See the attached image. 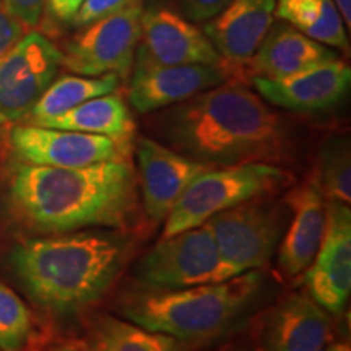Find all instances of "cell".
Instances as JSON below:
<instances>
[{"mask_svg":"<svg viewBox=\"0 0 351 351\" xmlns=\"http://www.w3.org/2000/svg\"><path fill=\"white\" fill-rule=\"evenodd\" d=\"M234 69L226 65H145L134 64L129 86L130 106L148 114L231 80Z\"/></svg>","mask_w":351,"mask_h":351,"instance_id":"5bb4252c","label":"cell"},{"mask_svg":"<svg viewBox=\"0 0 351 351\" xmlns=\"http://www.w3.org/2000/svg\"><path fill=\"white\" fill-rule=\"evenodd\" d=\"M119 82L121 78L116 73H106L101 77H60L47 86L23 122L32 125L43 124L44 121L60 116L88 99L114 93L119 88Z\"/></svg>","mask_w":351,"mask_h":351,"instance_id":"603a6c76","label":"cell"},{"mask_svg":"<svg viewBox=\"0 0 351 351\" xmlns=\"http://www.w3.org/2000/svg\"><path fill=\"white\" fill-rule=\"evenodd\" d=\"M231 0H179L184 15L194 21H210L225 10Z\"/></svg>","mask_w":351,"mask_h":351,"instance_id":"83f0119b","label":"cell"},{"mask_svg":"<svg viewBox=\"0 0 351 351\" xmlns=\"http://www.w3.org/2000/svg\"><path fill=\"white\" fill-rule=\"evenodd\" d=\"M33 335L29 309L13 289L0 283V351H21Z\"/></svg>","mask_w":351,"mask_h":351,"instance_id":"d4e9b609","label":"cell"},{"mask_svg":"<svg viewBox=\"0 0 351 351\" xmlns=\"http://www.w3.org/2000/svg\"><path fill=\"white\" fill-rule=\"evenodd\" d=\"M43 351H83L73 340H59L46 343Z\"/></svg>","mask_w":351,"mask_h":351,"instance_id":"4dcf8cb0","label":"cell"},{"mask_svg":"<svg viewBox=\"0 0 351 351\" xmlns=\"http://www.w3.org/2000/svg\"><path fill=\"white\" fill-rule=\"evenodd\" d=\"M3 3L26 28H33L41 21L46 0H3Z\"/></svg>","mask_w":351,"mask_h":351,"instance_id":"f1b7e54d","label":"cell"},{"mask_svg":"<svg viewBox=\"0 0 351 351\" xmlns=\"http://www.w3.org/2000/svg\"><path fill=\"white\" fill-rule=\"evenodd\" d=\"M293 219L278 245L276 265L287 278L304 274L314 261L326 230V199L313 181L293 189L285 197Z\"/></svg>","mask_w":351,"mask_h":351,"instance_id":"e0dca14e","label":"cell"},{"mask_svg":"<svg viewBox=\"0 0 351 351\" xmlns=\"http://www.w3.org/2000/svg\"><path fill=\"white\" fill-rule=\"evenodd\" d=\"M143 5L129 7L83 26L65 44L62 67L83 77H101L116 73L125 78L134 67Z\"/></svg>","mask_w":351,"mask_h":351,"instance_id":"ba28073f","label":"cell"},{"mask_svg":"<svg viewBox=\"0 0 351 351\" xmlns=\"http://www.w3.org/2000/svg\"><path fill=\"white\" fill-rule=\"evenodd\" d=\"M278 0H231L207 21L204 33L232 69L244 65L257 51L275 21Z\"/></svg>","mask_w":351,"mask_h":351,"instance_id":"ac0fdd59","label":"cell"},{"mask_svg":"<svg viewBox=\"0 0 351 351\" xmlns=\"http://www.w3.org/2000/svg\"><path fill=\"white\" fill-rule=\"evenodd\" d=\"M138 187L143 212L153 221H163L197 176L213 168L152 138L137 143Z\"/></svg>","mask_w":351,"mask_h":351,"instance_id":"9a60e30c","label":"cell"},{"mask_svg":"<svg viewBox=\"0 0 351 351\" xmlns=\"http://www.w3.org/2000/svg\"><path fill=\"white\" fill-rule=\"evenodd\" d=\"M275 19L320 44L350 51L345 21L333 0H278Z\"/></svg>","mask_w":351,"mask_h":351,"instance_id":"7402d4cb","label":"cell"},{"mask_svg":"<svg viewBox=\"0 0 351 351\" xmlns=\"http://www.w3.org/2000/svg\"><path fill=\"white\" fill-rule=\"evenodd\" d=\"M219 257L208 226L163 236L135 265L142 288L179 289L218 282Z\"/></svg>","mask_w":351,"mask_h":351,"instance_id":"52a82bcc","label":"cell"},{"mask_svg":"<svg viewBox=\"0 0 351 351\" xmlns=\"http://www.w3.org/2000/svg\"><path fill=\"white\" fill-rule=\"evenodd\" d=\"M304 285L327 313H343L351 293L350 204L326 202V230L313 263L304 271Z\"/></svg>","mask_w":351,"mask_h":351,"instance_id":"7c38bea8","label":"cell"},{"mask_svg":"<svg viewBox=\"0 0 351 351\" xmlns=\"http://www.w3.org/2000/svg\"><path fill=\"white\" fill-rule=\"evenodd\" d=\"M134 64L226 65L207 34L166 7L143 10Z\"/></svg>","mask_w":351,"mask_h":351,"instance_id":"4fadbf2b","label":"cell"},{"mask_svg":"<svg viewBox=\"0 0 351 351\" xmlns=\"http://www.w3.org/2000/svg\"><path fill=\"white\" fill-rule=\"evenodd\" d=\"M289 213L287 200L263 195L208 218L205 225L219 257L218 282L269 265L287 231Z\"/></svg>","mask_w":351,"mask_h":351,"instance_id":"5b68a950","label":"cell"},{"mask_svg":"<svg viewBox=\"0 0 351 351\" xmlns=\"http://www.w3.org/2000/svg\"><path fill=\"white\" fill-rule=\"evenodd\" d=\"M337 59L340 57L332 47L278 20L274 21L261 46L244 65H247L252 77L278 80Z\"/></svg>","mask_w":351,"mask_h":351,"instance_id":"d6986e66","label":"cell"},{"mask_svg":"<svg viewBox=\"0 0 351 351\" xmlns=\"http://www.w3.org/2000/svg\"><path fill=\"white\" fill-rule=\"evenodd\" d=\"M350 83L351 69L341 59L278 80L252 77V85L262 99L301 114L330 111L348 95Z\"/></svg>","mask_w":351,"mask_h":351,"instance_id":"2e32d148","label":"cell"},{"mask_svg":"<svg viewBox=\"0 0 351 351\" xmlns=\"http://www.w3.org/2000/svg\"><path fill=\"white\" fill-rule=\"evenodd\" d=\"M46 343H47V337L36 335V333H34V335L32 337V340L26 343V346L21 351H43Z\"/></svg>","mask_w":351,"mask_h":351,"instance_id":"d6a6232c","label":"cell"},{"mask_svg":"<svg viewBox=\"0 0 351 351\" xmlns=\"http://www.w3.org/2000/svg\"><path fill=\"white\" fill-rule=\"evenodd\" d=\"M8 147L19 163L67 169L130 160L132 155V143L117 142L104 135L32 124L12 127Z\"/></svg>","mask_w":351,"mask_h":351,"instance_id":"30bf717a","label":"cell"},{"mask_svg":"<svg viewBox=\"0 0 351 351\" xmlns=\"http://www.w3.org/2000/svg\"><path fill=\"white\" fill-rule=\"evenodd\" d=\"M26 26L16 19L0 0V57L8 52L25 36Z\"/></svg>","mask_w":351,"mask_h":351,"instance_id":"4316f807","label":"cell"},{"mask_svg":"<svg viewBox=\"0 0 351 351\" xmlns=\"http://www.w3.org/2000/svg\"><path fill=\"white\" fill-rule=\"evenodd\" d=\"M73 341L83 351H186L184 341L152 332L127 319L95 313L85 319L83 333Z\"/></svg>","mask_w":351,"mask_h":351,"instance_id":"ffe728a7","label":"cell"},{"mask_svg":"<svg viewBox=\"0 0 351 351\" xmlns=\"http://www.w3.org/2000/svg\"><path fill=\"white\" fill-rule=\"evenodd\" d=\"M143 3V0H83L82 7L70 21L75 28H83V26L93 23V21L104 19V16L112 15L125 8Z\"/></svg>","mask_w":351,"mask_h":351,"instance_id":"484cf974","label":"cell"},{"mask_svg":"<svg viewBox=\"0 0 351 351\" xmlns=\"http://www.w3.org/2000/svg\"><path fill=\"white\" fill-rule=\"evenodd\" d=\"M83 0H46L47 10L56 20L65 21L70 23L78 12V8L82 7Z\"/></svg>","mask_w":351,"mask_h":351,"instance_id":"f546056e","label":"cell"},{"mask_svg":"<svg viewBox=\"0 0 351 351\" xmlns=\"http://www.w3.org/2000/svg\"><path fill=\"white\" fill-rule=\"evenodd\" d=\"M155 127L173 150L212 166H278L291 155L282 116L236 80L173 104L156 117Z\"/></svg>","mask_w":351,"mask_h":351,"instance_id":"7a4b0ae2","label":"cell"},{"mask_svg":"<svg viewBox=\"0 0 351 351\" xmlns=\"http://www.w3.org/2000/svg\"><path fill=\"white\" fill-rule=\"evenodd\" d=\"M333 2H335V5L339 7L341 19H343L346 29H348L351 25V0H333Z\"/></svg>","mask_w":351,"mask_h":351,"instance_id":"1f68e13d","label":"cell"},{"mask_svg":"<svg viewBox=\"0 0 351 351\" xmlns=\"http://www.w3.org/2000/svg\"><path fill=\"white\" fill-rule=\"evenodd\" d=\"M134 252L127 231L91 230L26 239L10 267L26 296L56 315L86 311L106 296Z\"/></svg>","mask_w":351,"mask_h":351,"instance_id":"3957f363","label":"cell"},{"mask_svg":"<svg viewBox=\"0 0 351 351\" xmlns=\"http://www.w3.org/2000/svg\"><path fill=\"white\" fill-rule=\"evenodd\" d=\"M263 287L261 270L223 282L179 289L135 288L117 301L127 320L184 343H199L225 335L254 307Z\"/></svg>","mask_w":351,"mask_h":351,"instance_id":"277c9868","label":"cell"},{"mask_svg":"<svg viewBox=\"0 0 351 351\" xmlns=\"http://www.w3.org/2000/svg\"><path fill=\"white\" fill-rule=\"evenodd\" d=\"M330 313L309 293H289L257 317L252 340L257 351H326L335 340Z\"/></svg>","mask_w":351,"mask_h":351,"instance_id":"8fae6325","label":"cell"},{"mask_svg":"<svg viewBox=\"0 0 351 351\" xmlns=\"http://www.w3.org/2000/svg\"><path fill=\"white\" fill-rule=\"evenodd\" d=\"M293 182L289 171L276 165L213 166L189 184L165 219L163 236L200 226L223 210L256 197L274 195Z\"/></svg>","mask_w":351,"mask_h":351,"instance_id":"8992f818","label":"cell"},{"mask_svg":"<svg viewBox=\"0 0 351 351\" xmlns=\"http://www.w3.org/2000/svg\"><path fill=\"white\" fill-rule=\"evenodd\" d=\"M324 199L351 202V155L348 137H332L322 143L311 179Z\"/></svg>","mask_w":351,"mask_h":351,"instance_id":"cb8c5ba5","label":"cell"},{"mask_svg":"<svg viewBox=\"0 0 351 351\" xmlns=\"http://www.w3.org/2000/svg\"><path fill=\"white\" fill-rule=\"evenodd\" d=\"M7 197L16 221L39 234L129 231L138 218V176L130 160L75 169L16 161Z\"/></svg>","mask_w":351,"mask_h":351,"instance_id":"6da1fadb","label":"cell"},{"mask_svg":"<svg viewBox=\"0 0 351 351\" xmlns=\"http://www.w3.org/2000/svg\"><path fill=\"white\" fill-rule=\"evenodd\" d=\"M39 125L104 135L124 143H132L135 134V122L130 109L116 91L88 99L77 108L49 121H44Z\"/></svg>","mask_w":351,"mask_h":351,"instance_id":"44dd1931","label":"cell"},{"mask_svg":"<svg viewBox=\"0 0 351 351\" xmlns=\"http://www.w3.org/2000/svg\"><path fill=\"white\" fill-rule=\"evenodd\" d=\"M326 351H351L348 343H332Z\"/></svg>","mask_w":351,"mask_h":351,"instance_id":"836d02e7","label":"cell"},{"mask_svg":"<svg viewBox=\"0 0 351 351\" xmlns=\"http://www.w3.org/2000/svg\"><path fill=\"white\" fill-rule=\"evenodd\" d=\"M62 51L39 32H26L0 57V125L23 121L56 80Z\"/></svg>","mask_w":351,"mask_h":351,"instance_id":"9c48e42d","label":"cell"}]
</instances>
